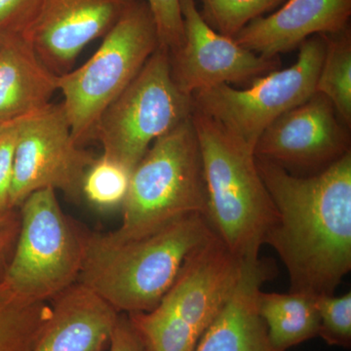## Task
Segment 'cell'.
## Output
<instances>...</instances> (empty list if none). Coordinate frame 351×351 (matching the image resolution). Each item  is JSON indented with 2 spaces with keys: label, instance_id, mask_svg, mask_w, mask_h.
I'll list each match as a JSON object with an SVG mask.
<instances>
[{
  "label": "cell",
  "instance_id": "cell-1",
  "mask_svg": "<svg viewBox=\"0 0 351 351\" xmlns=\"http://www.w3.org/2000/svg\"><path fill=\"white\" fill-rule=\"evenodd\" d=\"M256 162L277 211L265 244L285 265L290 292L334 295L351 269V152L307 177Z\"/></svg>",
  "mask_w": 351,
  "mask_h": 351
},
{
  "label": "cell",
  "instance_id": "cell-2",
  "mask_svg": "<svg viewBox=\"0 0 351 351\" xmlns=\"http://www.w3.org/2000/svg\"><path fill=\"white\" fill-rule=\"evenodd\" d=\"M216 235L205 215L191 214L138 239L88 233L77 282L117 313L151 311L175 282L184 263Z\"/></svg>",
  "mask_w": 351,
  "mask_h": 351
},
{
  "label": "cell",
  "instance_id": "cell-3",
  "mask_svg": "<svg viewBox=\"0 0 351 351\" xmlns=\"http://www.w3.org/2000/svg\"><path fill=\"white\" fill-rule=\"evenodd\" d=\"M191 120L202 158L208 221L235 256L258 257L277 211L258 172L255 149L195 108Z\"/></svg>",
  "mask_w": 351,
  "mask_h": 351
},
{
  "label": "cell",
  "instance_id": "cell-4",
  "mask_svg": "<svg viewBox=\"0 0 351 351\" xmlns=\"http://www.w3.org/2000/svg\"><path fill=\"white\" fill-rule=\"evenodd\" d=\"M114 239L144 237L175 219L206 216L207 193L199 143L191 117L154 141L132 171Z\"/></svg>",
  "mask_w": 351,
  "mask_h": 351
},
{
  "label": "cell",
  "instance_id": "cell-5",
  "mask_svg": "<svg viewBox=\"0 0 351 351\" xmlns=\"http://www.w3.org/2000/svg\"><path fill=\"white\" fill-rule=\"evenodd\" d=\"M243 261L217 234L195 251L152 311L127 314L145 350L195 351L239 282Z\"/></svg>",
  "mask_w": 351,
  "mask_h": 351
},
{
  "label": "cell",
  "instance_id": "cell-6",
  "mask_svg": "<svg viewBox=\"0 0 351 351\" xmlns=\"http://www.w3.org/2000/svg\"><path fill=\"white\" fill-rule=\"evenodd\" d=\"M159 47L156 23L145 0H135L86 63L58 75V91L75 142L93 138L106 108L140 73Z\"/></svg>",
  "mask_w": 351,
  "mask_h": 351
},
{
  "label": "cell",
  "instance_id": "cell-7",
  "mask_svg": "<svg viewBox=\"0 0 351 351\" xmlns=\"http://www.w3.org/2000/svg\"><path fill=\"white\" fill-rule=\"evenodd\" d=\"M56 193L40 189L19 206V234L1 281L25 301H52L82 272L88 233L64 213Z\"/></svg>",
  "mask_w": 351,
  "mask_h": 351
},
{
  "label": "cell",
  "instance_id": "cell-8",
  "mask_svg": "<svg viewBox=\"0 0 351 351\" xmlns=\"http://www.w3.org/2000/svg\"><path fill=\"white\" fill-rule=\"evenodd\" d=\"M193 99L173 77L167 51L157 48L126 89L101 113L93 132L103 156L133 171L154 141L186 121Z\"/></svg>",
  "mask_w": 351,
  "mask_h": 351
},
{
  "label": "cell",
  "instance_id": "cell-9",
  "mask_svg": "<svg viewBox=\"0 0 351 351\" xmlns=\"http://www.w3.org/2000/svg\"><path fill=\"white\" fill-rule=\"evenodd\" d=\"M324 53L322 36H311L293 66L260 76L246 89L221 84L201 90L191 96L193 108L255 149L270 124L315 93Z\"/></svg>",
  "mask_w": 351,
  "mask_h": 351
},
{
  "label": "cell",
  "instance_id": "cell-10",
  "mask_svg": "<svg viewBox=\"0 0 351 351\" xmlns=\"http://www.w3.org/2000/svg\"><path fill=\"white\" fill-rule=\"evenodd\" d=\"M16 125L11 208L44 189L75 199L82 196L83 178L95 157L75 142L62 104L50 103L17 120Z\"/></svg>",
  "mask_w": 351,
  "mask_h": 351
},
{
  "label": "cell",
  "instance_id": "cell-11",
  "mask_svg": "<svg viewBox=\"0 0 351 351\" xmlns=\"http://www.w3.org/2000/svg\"><path fill=\"white\" fill-rule=\"evenodd\" d=\"M184 41L170 56L173 77L188 96L221 84L248 82L276 71V58L256 54L215 31L195 0H181Z\"/></svg>",
  "mask_w": 351,
  "mask_h": 351
},
{
  "label": "cell",
  "instance_id": "cell-12",
  "mask_svg": "<svg viewBox=\"0 0 351 351\" xmlns=\"http://www.w3.org/2000/svg\"><path fill=\"white\" fill-rule=\"evenodd\" d=\"M350 137L329 99L315 92L258 138L255 156L285 169H325L350 152Z\"/></svg>",
  "mask_w": 351,
  "mask_h": 351
},
{
  "label": "cell",
  "instance_id": "cell-13",
  "mask_svg": "<svg viewBox=\"0 0 351 351\" xmlns=\"http://www.w3.org/2000/svg\"><path fill=\"white\" fill-rule=\"evenodd\" d=\"M135 0H41L22 32L46 66L58 75L71 71L82 50L105 36Z\"/></svg>",
  "mask_w": 351,
  "mask_h": 351
},
{
  "label": "cell",
  "instance_id": "cell-14",
  "mask_svg": "<svg viewBox=\"0 0 351 351\" xmlns=\"http://www.w3.org/2000/svg\"><path fill=\"white\" fill-rule=\"evenodd\" d=\"M351 0H287L276 12L252 21L235 36L256 54L276 58L306 39L348 27Z\"/></svg>",
  "mask_w": 351,
  "mask_h": 351
},
{
  "label": "cell",
  "instance_id": "cell-15",
  "mask_svg": "<svg viewBox=\"0 0 351 351\" xmlns=\"http://www.w3.org/2000/svg\"><path fill=\"white\" fill-rule=\"evenodd\" d=\"M51 315L32 351H104L119 313L75 283L52 300Z\"/></svg>",
  "mask_w": 351,
  "mask_h": 351
},
{
  "label": "cell",
  "instance_id": "cell-16",
  "mask_svg": "<svg viewBox=\"0 0 351 351\" xmlns=\"http://www.w3.org/2000/svg\"><path fill=\"white\" fill-rule=\"evenodd\" d=\"M274 271L270 261L260 257L244 260L239 282L195 351H267L257 299Z\"/></svg>",
  "mask_w": 351,
  "mask_h": 351
},
{
  "label": "cell",
  "instance_id": "cell-17",
  "mask_svg": "<svg viewBox=\"0 0 351 351\" xmlns=\"http://www.w3.org/2000/svg\"><path fill=\"white\" fill-rule=\"evenodd\" d=\"M58 75L41 61L22 34H0V126L49 105Z\"/></svg>",
  "mask_w": 351,
  "mask_h": 351
},
{
  "label": "cell",
  "instance_id": "cell-18",
  "mask_svg": "<svg viewBox=\"0 0 351 351\" xmlns=\"http://www.w3.org/2000/svg\"><path fill=\"white\" fill-rule=\"evenodd\" d=\"M257 306L267 332V351H286L318 337L320 321L316 297L261 290Z\"/></svg>",
  "mask_w": 351,
  "mask_h": 351
},
{
  "label": "cell",
  "instance_id": "cell-19",
  "mask_svg": "<svg viewBox=\"0 0 351 351\" xmlns=\"http://www.w3.org/2000/svg\"><path fill=\"white\" fill-rule=\"evenodd\" d=\"M325 53L315 92L324 95L348 127L351 124V32L350 27L321 34Z\"/></svg>",
  "mask_w": 351,
  "mask_h": 351
},
{
  "label": "cell",
  "instance_id": "cell-20",
  "mask_svg": "<svg viewBox=\"0 0 351 351\" xmlns=\"http://www.w3.org/2000/svg\"><path fill=\"white\" fill-rule=\"evenodd\" d=\"M132 172L125 166L108 157L95 158L82 182V196L101 211L123 207Z\"/></svg>",
  "mask_w": 351,
  "mask_h": 351
},
{
  "label": "cell",
  "instance_id": "cell-21",
  "mask_svg": "<svg viewBox=\"0 0 351 351\" xmlns=\"http://www.w3.org/2000/svg\"><path fill=\"white\" fill-rule=\"evenodd\" d=\"M39 332L36 309L0 284V351H32Z\"/></svg>",
  "mask_w": 351,
  "mask_h": 351
},
{
  "label": "cell",
  "instance_id": "cell-22",
  "mask_svg": "<svg viewBox=\"0 0 351 351\" xmlns=\"http://www.w3.org/2000/svg\"><path fill=\"white\" fill-rule=\"evenodd\" d=\"M203 18L215 31L234 38L242 29L283 0H201Z\"/></svg>",
  "mask_w": 351,
  "mask_h": 351
},
{
  "label": "cell",
  "instance_id": "cell-23",
  "mask_svg": "<svg viewBox=\"0 0 351 351\" xmlns=\"http://www.w3.org/2000/svg\"><path fill=\"white\" fill-rule=\"evenodd\" d=\"M319 314V332L329 346L350 348L351 346V293L339 297L321 295L316 297Z\"/></svg>",
  "mask_w": 351,
  "mask_h": 351
},
{
  "label": "cell",
  "instance_id": "cell-24",
  "mask_svg": "<svg viewBox=\"0 0 351 351\" xmlns=\"http://www.w3.org/2000/svg\"><path fill=\"white\" fill-rule=\"evenodd\" d=\"M156 23L159 48L170 56L181 48L184 41V20L181 0H145Z\"/></svg>",
  "mask_w": 351,
  "mask_h": 351
},
{
  "label": "cell",
  "instance_id": "cell-25",
  "mask_svg": "<svg viewBox=\"0 0 351 351\" xmlns=\"http://www.w3.org/2000/svg\"><path fill=\"white\" fill-rule=\"evenodd\" d=\"M17 125L16 121L0 130V216L13 210L10 206L14 156H15Z\"/></svg>",
  "mask_w": 351,
  "mask_h": 351
},
{
  "label": "cell",
  "instance_id": "cell-26",
  "mask_svg": "<svg viewBox=\"0 0 351 351\" xmlns=\"http://www.w3.org/2000/svg\"><path fill=\"white\" fill-rule=\"evenodd\" d=\"M41 0H0V34H22L38 13Z\"/></svg>",
  "mask_w": 351,
  "mask_h": 351
},
{
  "label": "cell",
  "instance_id": "cell-27",
  "mask_svg": "<svg viewBox=\"0 0 351 351\" xmlns=\"http://www.w3.org/2000/svg\"><path fill=\"white\" fill-rule=\"evenodd\" d=\"M110 351H147L126 313H120L110 341Z\"/></svg>",
  "mask_w": 351,
  "mask_h": 351
},
{
  "label": "cell",
  "instance_id": "cell-28",
  "mask_svg": "<svg viewBox=\"0 0 351 351\" xmlns=\"http://www.w3.org/2000/svg\"><path fill=\"white\" fill-rule=\"evenodd\" d=\"M20 230V215L15 216L14 209L0 216V267H4L7 254L14 251Z\"/></svg>",
  "mask_w": 351,
  "mask_h": 351
},
{
  "label": "cell",
  "instance_id": "cell-29",
  "mask_svg": "<svg viewBox=\"0 0 351 351\" xmlns=\"http://www.w3.org/2000/svg\"><path fill=\"white\" fill-rule=\"evenodd\" d=\"M4 126H5V125H4ZM2 127H3V126H0V130H1Z\"/></svg>",
  "mask_w": 351,
  "mask_h": 351
}]
</instances>
